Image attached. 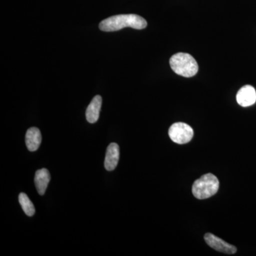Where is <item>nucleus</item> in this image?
<instances>
[{
  "label": "nucleus",
  "mask_w": 256,
  "mask_h": 256,
  "mask_svg": "<svg viewBox=\"0 0 256 256\" xmlns=\"http://www.w3.org/2000/svg\"><path fill=\"white\" fill-rule=\"evenodd\" d=\"M102 106V98L100 96H96L92 98V102L88 106L86 116L88 122L95 124L100 116V111Z\"/></svg>",
  "instance_id": "6e6552de"
},
{
  "label": "nucleus",
  "mask_w": 256,
  "mask_h": 256,
  "mask_svg": "<svg viewBox=\"0 0 256 256\" xmlns=\"http://www.w3.org/2000/svg\"><path fill=\"white\" fill-rule=\"evenodd\" d=\"M50 180V173L48 170L43 168L36 172L34 178L35 186H36L37 192L42 196L46 192Z\"/></svg>",
  "instance_id": "9d476101"
},
{
  "label": "nucleus",
  "mask_w": 256,
  "mask_h": 256,
  "mask_svg": "<svg viewBox=\"0 0 256 256\" xmlns=\"http://www.w3.org/2000/svg\"><path fill=\"white\" fill-rule=\"evenodd\" d=\"M148 23L142 16L137 14H120L102 20L99 28L104 32L119 31L122 28H131L142 30L146 28Z\"/></svg>",
  "instance_id": "f257e3e1"
},
{
  "label": "nucleus",
  "mask_w": 256,
  "mask_h": 256,
  "mask_svg": "<svg viewBox=\"0 0 256 256\" xmlns=\"http://www.w3.org/2000/svg\"><path fill=\"white\" fill-rule=\"evenodd\" d=\"M220 188V182L218 178L208 173L203 175L194 183L192 193L198 200H206L217 193Z\"/></svg>",
  "instance_id": "7ed1b4c3"
},
{
  "label": "nucleus",
  "mask_w": 256,
  "mask_h": 256,
  "mask_svg": "<svg viewBox=\"0 0 256 256\" xmlns=\"http://www.w3.org/2000/svg\"><path fill=\"white\" fill-rule=\"evenodd\" d=\"M170 66L173 72L182 76H194L198 70V64L193 56L186 53L176 54L170 58Z\"/></svg>",
  "instance_id": "f03ea898"
},
{
  "label": "nucleus",
  "mask_w": 256,
  "mask_h": 256,
  "mask_svg": "<svg viewBox=\"0 0 256 256\" xmlns=\"http://www.w3.org/2000/svg\"><path fill=\"white\" fill-rule=\"evenodd\" d=\"M120 148L116 143H111L107 148L105 158V168L108 171H112L118 164Z\"/></svg>",
  "instance_id": "0eeeda50"
},
{
  "label": "nucleus",
  "mask_w": 256,
  "mask_h": 256,
  "mask_svg": "<svg viewBox=\"0 0 256 256\" xmlns=\"http://www.w3.org/2000/svg\"><path fill=\"white\" fill-rule=\"evenodd\" d=\"M42 134L37 128H30L26 133L25 142L28 150L36 151L42 143Z\"/></svg>",
  "instance_id": "1a4fd4ad"
},
{
  "label": "nucleus",
  "mask_w": 256,
  "mask_h": 256,
  "mask_svg": "<svg viewBox=\"0 0 256 256\" xmlns=\"http://www.w3.org/2000/svg\"><path fill=\"white\" fill-rule=\"evenodd\" d=\"M18 202L21 204L24 212L26 215L28 216H32L34 215L35 207L26 194H20V196H18Z\"/></svg>",
  "instance_id": "9b49d317"
},
{
  "label": "nucleus",
  "mask_w": 256,
  "mask_h": 256,
  "mask_svg": "<svg viewBox=\"0 0 256 256\" xmlns=\"http://www.w3.org/2000/svg\"><path fill=\"white\" fill-rule=\"evenodd\" d=\"M204 240L206 244L212 248L226 254H234L237 252V248L234 246L230 245L224 240L216 236L214 234L208 233L204 235Z\"/></svg>",
  "instance_id": "39448f33"
},
{
  "label": "nucleus",
  "mask_w": 256,
  "mask_h": 256,
  "mask_svg": "<svg viewBox=\"0 0 256 256\" xmlns=\"http://www.w3.org/2000/svg\"><path fill=\"white\" fill-rule=\"evenodd\" d=\"M170 139L176 144H186L192 140L194 130L191 126L184 122H176L169 129Z\"/></svg>",
  "instance_id": "20e7f679"
},
{
  "label": "nucleus",
  "mask_w": 256,
  "mask_h": 256,
  "mask_svg": "<svg viewBox=\"0 0 256 256\" xmlns=\"http://www.w3.org/2000/svg\"><path fill=\"white\" fill-rule=\"evenodd\" d=\"M236 100L242 107H248L254 105L256 101V92L252 86H242L237 92Z\"/></svg>",
  "instance_id": "423d86ee"
}]
</instances>
